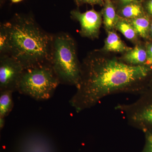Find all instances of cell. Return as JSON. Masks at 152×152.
<instances>
[{
  "mask_svg": "<svg viewBox=\"0 0 152 152\" xmlns=\"http://www.w3.org/2000/svg\"><path fill=\"white\" fill-rule=\"evenodd\" d=\"M152 73V68L148 66L130 65L93 52L81 64L80 80L70 103L77 113H80L113 94L139 95L149 81Z\"/></svg>",
  "mask_w": 152,
  "mask_h": 152,
  "instance_id": "obj_1",
  "label": "cell"
},
{
  "mask_svg": "<svg viewBox=\"0 0 152 152\" xmlns=\"http://www.w3.org/2000/svg\"><path fill=\"white\" fill-rule=\"evenodd\" d=\"M11 56L25 69L50 63L53 34L42 28L30 14H16L5 22Z\"/></svg>",
  "mask_w": 152,
  "mask_h": 152,
  "instance_id": "obj_2",
  "label": "cell"
},
{
  "mask_svg": "<svg viewBox=\"0 0 152 152\" xmlns=\"http://www.w3.org/2000/svg\"><path fill=\"white\" fill-rule=\"evenodd\" d=\"M50 64L60 84L77 87L80 80L81 64L78 58L75 41L69 33L53 34Z\"/></svg>",
  "mask_w": 152,
  "mask_h": 152,
  "instance_id": "obj_3",
  "label": "cell"
},
{
  "mask_svg": "<svg viewBox=\"0 0 152 152\" xmlns=\"http://www.w3.org/2000/svg\"><path fill=\"white\" fill-rule=\"evenodd\" d=\"M59 81L50 63L25 69L18 92L37 101L47 100L54 94Z\"/></svg>",
  "mask_w": 152,
  "mask_h": 152,
  "instance_id": "obj_4",
  "label": "cell"
},
{
  "mask_svg": "<svg viewBox=\"0 0 152 152\" xmlns=\"http://www.w3.org/2000/svg\"><path fill=\"white\" fill-rule=\"evenodd\" d=\"M115 109L124 115L130 126L143 132L152 129V80L134 102L120 104Z\"/></svg>",
  "mask_w": 152,
  "mask_h": 152,
  "instance_id": "obj_5",
  "label": "cell"
},
{
  "mask_svg": "<svg viewBox=\"0 0 152 152\" xmlns=\"http://www.w3.org/2000/svg\"><path fill=\"white\" fill-rule=\"evenodd\" d=\"M25 69L20 63L10 55L0 56V91H18Z\"/></svg>",
  "mask_w": 152,
  "mask_h": 152,
  "instance_id": "obj_6",
  "label": "cell"
},
{
  "mask_svg": "<svg viewBox=\"0 0 152 152\" xmlns=\"http://www.w3.org/2000/svg\"><path fill=\"white\" fill-rule=\"evenodd\" d=\"M71 18L80 23V34L83 37L94 39L99 37L102 25V12L94 9L82 12L78 10H72L70 12Z\"/></svg>",
  "mask_w": 152,
  "mask_h": 152,
  "instance_id": "obj_7",
  "label": "cell"
},
{
  "mask_svg": "<svg viewBox=\"0 0 152 152\" xmlns=\"http://www.w3.org/2000/svg\"><path fill=\"white\" fill-rule=\"evenodd\" d=\"M147 51L140 46H136L125 53L122 61L132 66H146Z\"/></svg>",
  "mask_w": 152,
  "mask_h": 152,
  "instance_id": "obj_8",
  "label": "cell"
},
{
  "mask_svg": "<svg viewBox=\"0 0 152 152\" xmlns=\"http://www.w3.org/2000/svg\"><path fill=\"white\" fill-rule=\"evenodd\" d=\"M103 7L102 13L105 28L107 31H113L115 28L120 17L116 12L112 0H105Z\"/></svg>",
  "mask_w": 152,
  "mask_h": 152,
  "instance_id": "obj_9",
  "label": "cell"
},
{
  "mask_svg": "<svg viewBox=\"0 0 152 152\" xmlns=\"http://www.w3.org/2000/svg\"><path fill=\"white\" fill-rule=\"evenodd\" d=\"M131 49L125 45L115 31H108L107 37L105 41L103 50L107 52L125 53Z\"/></svg>",
  "mask_w": 152,
  "mask_h": 152,
  "instance_id": "obj_10",
  "label": "cell"
},
{
  "mask_svg": "<svg viewBox=\"0 0 152 152\" xmlns=\"http://www.w3.org/2000/svg\"><path fill=\"white\" fill-rule=\"evenodd\" d=\"M117 14L121 18L131 20L145 15L144 7L142 3L129 4L120 8Z\"/></svg>",
  "mask_w": 152,
  "mask_h": 152,
  "instance_id": "obj_11",
  "label": "cell"
},
{
  "mask_svg": "<svg viewBox=\"0 0 152 152\" xmlns=\"http://www.w3.org/2000/svg\"><path fill=\"white\" fill-rule=\"evenodd\" d=\"M13 92L11 91H0V117L6 118L13 108Z\"/></svg>",
  "mask_w": 152,
  "mask_h": 152,
  "instance_id": "obj_12",
  "label": "cell"
},
{
  "mask_svg": "<svg viewBox=\"0 0 152 152\" xmlns=\"http://www.w3.org/2000/svg\"><path fill=\"white\" fill-rule=\"evenodd\" d=\"M128 20L138 35L144 38L147 37L150 29V21L146 15Z\"/></svg>",
  "mask_w": 152,
  "mask_h": 152,
  "instance_id": "obj_13",
  "label": "cell"
},
{
  "mask_svg": "<svg viewBox=\"0 0 152 152\" xmlns=\"http://www.w3.org/2000/svg\"><path fill=\"white\" fill-rule=\"evenodd\" d=\"M115 28L121 33L123 35L128 39L134 41L137 39L138 35L132 25L127 19L120 17Z\"/></svg>",
  "mask_w": 152,
  "mask_h": 152,
  "instance_id": "obj_14",
  "label": "cell"
},
{
  "mask_svg": "<svg viewBox=\"0 0 152 152\" xmlns=\"http://www.w3.org/2000/svg\"><path fill=\"white\" fill-rule=\"evenodd\" d=\"M10 40L5 23L0 24V56L9 55Z\"/></svg>",
  "mask_w": 152,
  "mask_h": 152,
  "instance_id": "obj_15",
  "label": "cell"
},
{
  "mask_svg": "<svg viewBox=\"0 0 152 152\" xmlns=\"http://www.w3.org/2000/svg\"><path fill=\"white\" fill-rule=\"evenodd\" d=\"M145 135V145L141 152H152V129L143 132Z\"/></svg>",
  "mask_w": 152,
  "mask_h": 152,
  "instance_id": "obj_16",
  "label": "cell"
},
{
  "mask_svg": "<svg viewBox=\"0 0 152 152\" xmlns=\"http://www.w3.org/2000/svg\"><path fill=\"white\" fill-rule=\"evenodd\" d=\"M105 0H74L75 3L77 6L80 7L85 4L91 5H99L103 6Z\"/></svg>",
  "mask_w": 152,
  "mask_h": 152,
  "instance_id": "obj_17",
  "label": "cell"
},
{
  "mask_svg": "<svg viewBox=\"0 0 152 152\" xmlns=\"http://www.w3.org/2000/svg\"><path fill=\"white\" fill-rule=\"evenodd\" d=\"M120 8L124 6L135 3H142L143 0H115Z\"/></svg>",
  "mask_w": 152,
  "mask_h": 152,
  "instance_id": "obj_18",
  "label": "cell"
},
{
  "mask_svg": "<svg viewBox=\"0 0 152 152\" xmlns=\"http://www.w3.org/2000/svg\"><path fill=\"white\" fill-rule=\"evenodd\" d=\"M147 53L148 59L146 65L152 68V44L148 47Z\"/></svg>",
  "mask_w": 152,
  "mask_h": 152,
  "instance_id": "obj_19",
  "label": "cell"
},
{
  "mask_svg": "<svg viewBox=\"0 0 152 152\" xmlns=\"http://www.w3.org/2000/svg\"><path fill=\"white\" fill-rule=\"evenodd\" d=\"M144 8L148 14L152 16V0L147 1Z\"/></svg>",
  "mask_w": 152,
  "mask_h": 152,
  "instance_id": "obj_20",
  "label": "cell"
},
{
  "mask_svg": "<svg viewBox=\"0 0 152 152\" xmlns=\"http://www.w3.org/2000/svg\"><path fill=\"white\" fill-rule=\"evenodd\" d=\"M5 124V118L0 117V129H3Z\"/></svg>",
  "mask_w": 152,
  "mask_h": 152,
  "instance_id": "obj_21",
  "label": "cell"
},
{
  "mask_svg": "<svg viewBox=\"0 0 152 152\" xmlns=\"http://www.w3.org/2000/svg\"><path fill=\"white\" fill-rule=\"evenodd\" d=\"M23 0H11V1L13 3H18L22 1Z\"/></svg>",
  "mask_w": 152,
  "mask_h": 152,
  "instance_id": "obj_22",
  "label": "cell"
},
{
  "mask_svg": "<svg viewBox=\"0 0 152 152\" xmlns=\"http://www.w3.org/2000/svg\"><path fill=\"white\" fill-rule=\"evenodd\" d=\"M150 29H151V34L152 35V24L151 26V28H150Z\"/></svg>",
  "mask_w": 152,
  "mask_h": 152,
  "instance_id": "obj_23",
  "label": "cell"
}]
</instances>
